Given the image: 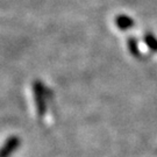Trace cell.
Segmentation results:
<instances>
[{
	"label": "cell",
	"instance_id": "obj_1",
	"mask_svg": "<svg viewBox=\"0 0 157 157\" xmlns=\"http://www.w3.org/2000/svg\"><path fill=\"white\" fill-rule=\"evenodd\" d=\"M17 139H12L10 140L7 143H6V146L0 150V157H8L11 155V152H13V150L17 148Z\"/></svg>",
	"mask_w": 157,
	"mask_h": 157
}]
</instances>
